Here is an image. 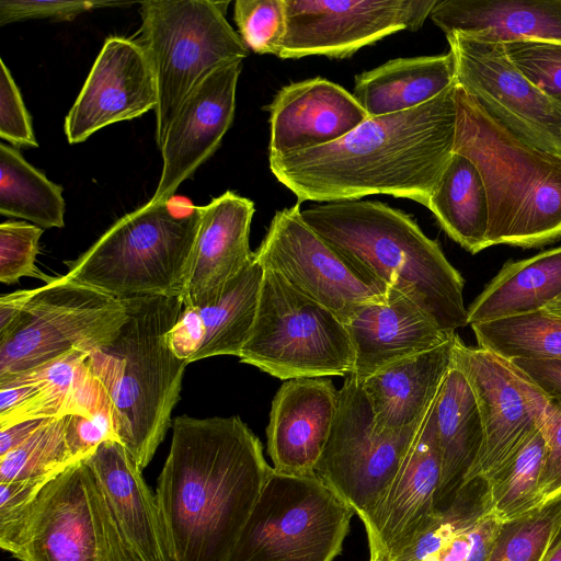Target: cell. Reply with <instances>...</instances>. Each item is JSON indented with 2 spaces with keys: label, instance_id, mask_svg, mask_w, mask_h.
Instances as JSON below:
<instances>
[{
  "label": "cell",
  "instance_id": "52a82bcc",
  "mask_svg": "<svg viewBox=\"0 0 561 561\" xmlns=\"http://www.w3.org/2000/svg\"><path fill=\"white\" fill-rule=\"evenodd\" d=\"M229 2L148 0L141 2L142 46L156 80V142L160 148L176 111L217 69L249 55L226 20Z\"/></svg>",
  "mask_w": 561,
  "mask_h": 561
},
{
  "label": "cell",
  "instance_id": "816d5d0a",
  "mask_svg": "<svg viewBox=\"0 0 561 561\" xmlns=\"http://www.w3.org/2000/svg\"><path fill=\"white\" fill-rule=\"evenodd\" d=\"M545 310L561 316V295L551 301L548 306H546Z\"/></svg>",
  "mask_w": 561,
  "mask_h": 561
},
{
  "label": "cell",
  "instance_id": "6da1fadb",
  "mask_svg": "<svg viewBox=\"0 0 561 561\" xmlns=\"http://www.w3.org/2000/svg\"><path fill=\"white\" fill-rule=\"evenodd\" d=\"M456 88L416 107L369 117L332 144L270 154V169L299 203L389 195L428 207L455 152Z\"/></svg>",
  "mask_w": 561,
  "mask_h": 561
},
{
  "label": "cell",
  "instance_id": "d590c367",
  "mask_svg": "<svg viewBox=\"0 0 561 561\" xmlns=\"http://www.w3.org/2000/svg\"><path fill=\"white\" fill-rule=\"evenodd\" d=\"M470 325L479 347L505 360L561 359V316L545 309Z\"/></svg>",
  "mask_w": 561,
  "mask_h": 561
},
{
  "label": "cell",
  "instance_id": "9a60e30c",
  "mask_svg": "<svg viewBox=\"0 0 561 561\" xmlns=\"http://www.w3.org/2000/svg\"><path fill=\"white\" fill-rule=\"evenodd\" d=\"M437 0H284L283 59H344L399 31L420 30Z\"/></svg>",
  "mask_w": 561,
  "mask_h": 561
},
{
  "label": "cell",
  "instance_id": "c3c4849f",
  "mask_svg": "<svg viewBox=\"0 0 561 561\" xmlns=\"http://www.w3.org/2000/svg\"><path fill=\"white\" fill-rule=\"evenodd\" d=\"M45 419L23 421L10 426L0 427V456L5 455L21 445Z\"/></svg>",
  "mask_w": 561,
  "mask_h": 561
},
{
  "label": "cell",
  "instance_id": "60d3db41",
  "mask_svg": "<svg viewBox=\"0 0 561 561\" xmlns=\"http://www.w3.org/2000/svg\"><path fill=\"white\" fill-rule=\"evenodd\" d=\"M504 48L520 72L561 105V43L525 39L505 43Z\"/></svg>",
  "mask_w": 561,
  "mask_h": 561
},
{
  "label": "cell",
  "instance_id": "8d00e7d4",
  "mask_svg": "<svg viewBox=\"0 0 561 561\" xmlns=\"http://www.w3.org/2000/svg\"><path fill=\"white\" fill-rule=\"evenodd\" d=\"M77 461L67 442L66 416L45 419L21 445L0 456V482L53 479Z\"/></svg>",
  "mask_w": 561,
  "mask_h": 561
},
{
  "label": "cell",
  "instance_id": "7c38bea8",
  "mask_svg": "<svg viewBox=\"0 0 561 561\" xmlns=\"http://www.w3.org/2000/svg\"><path fill=\"white\" fill-rule=\"evenodd\" d=\"M300 203L277 210L254 252L263 270L331 310L345 324L366 305L387 299L389 287L329 244L302 219Z\"/></svg>",
  "mask_w": 561,
  "mask_h": 561
},
{
  "label": "cell",
  "instance_id": "f35d334b",
  "mask_svg": "<svg viewBox=\"0 0 561 561\" xmlns=\"http://www.w3.org/2000/svg\"><path fill=\"white\" fill-rule=\"evenodd\" d=\"M233 19L248 49L279 55L286 31L284 0H237Z\"/></svg>",
  "mask_w": 561,
  "mask_h": 561
},
{
  "label": "cell",
  "instance_id": "8992f818",
  "mask_svg": "<svg viewBox=\"0 0 561 561\" xmlns=\"http://www.w3.org/2000/svg\"><path fill=\"white\" fill-rule=\"evenodd\" d=\"M201 215L202 206L173 197L149 201L65 262L62 276L117 299L181 297Z\"/></svg>",
  "mask_w": 561,
  "mask_h": 561
},
{
  "label": "cell",
  "instance_id": "681fc988",
  "mask_svg": "<svg viewBox=\"0 0 561 561\" xmlns=\"http://www.w3.org/2000/svg\"><path fill=\"white\" fill-rule=\"evenodd\" d=\"M28 296V290H18L0 298V332L16 319Z\"/></svg>",
  "mask_w": 561,
  "mask_h": 561
},
{
  "label": "cell",
  "instance_id": "5b68a950",
  "mask_svg": "<svg viewBox=\"0 0 561 561\" xmlns=\"http://www.w3.org/2000/svg\"><path fill=\"white\" fill-rule=\"evenodd\" d=\"M456 102L455 152L469 158L482 176L489 247L529 249L561 239V154L514 135L458 85Z\"/></svg>",
  "mask_w": 561,
  "mask_h": 561
},
{
  "label": "cell",
  "instance_id": "f6af8a7d",
  "mask_svg": "<svg viewBox=\"0 0 561 561\" xmlns=\"http://www.w3.org/2000/svg\"><path fill=\"white\" fill-rule=\"evenodd\" d=\"M65 416L67 442L77 460H84L106 440H117L111 408L88 416Z\"/></svg>",
  "mask_w": 561,
  "mask_h": 561
},
{
  "label": "cell",
  "instance_id": "836d02e7",
  "mask_svg": "<svg viewBox=\"0 0 561 561\" xmlns=\"http://www.w3.org/2000/svg\"><path fill=\"white\" fill-rule=\"evenodd\" d=\"M0 213L44 229L65 226L62 187L4 142L0 144Z\"/></svg>",
  "mask_w": 561,
  "mask_h": 561
},
{
  "label": "cell",
  "instance_id": "bcb514c9",
  "mask_svg": "<svg viewBox=\"0 0 561 561\" xmlns=\"http://www.w3.org/2000/svg\"><path fill=\"white\" fill-rule=\"evenodd\" d=\"M48 478L0 482V538L9 535L25 516Z\"/></svg>",
  "mask_w": 561,
  "mask_h": 561
},
{
  "label": "cell",
  "instance_id": "7402d4cb",
  "mask_svg": "<svg viewBox=\"0 0 561 561\" xmlns=\"http://www.w3.org/2000/svg\"><path fill=\"white\" fill-rule=\"evenodd\" d=\"M254 210L251 199L232 191L202 206L181 295L184 307L211 301L252 262L249 236Z\"/></svg>",
  "mask_w": 561,
  "mask_h": 561
},
{
  "label": "cell",
  "instance_id": "cb8c5ba5",
  "mask_svg": "<svg viewBox=\"0 0 561 561\" xmlns=\"http://www.w3.org/2000/svg\"><path fill=\"white\" fill-rule=\"evenodd\" d=\"M263 268L252 262L211 301L184 307L168 339L188 364L218 355L239 356L256 316Z\"/></svg>",
  "mask_w": 561,
  "mask_h": 561
},
{
  "label": "cell",
  "instance_id": "8fae6325",
  "mask_svg": "<svg viewBox=\"0 0 561 561\" xmlns=\"http://www.w3.org/2000/svg\"><path fill=\"white\" fill-rule=\"evenodd\" d=\"M127 318L124 300L56 277L28 290L16 319L0 332V379L110 343Z\"/></svg>",
  "mask_w": 561,
  "mask_h": 561
},
{
  "label": "cell",
  "instance_id": "3957f363",
  "mask_svg": "<svg viewBox=\"0 0 561 561\" xmlns=\"http://www.w3.org/2000/svg\"><path fill=\"white\" fill-rule=\"evenodd\" d=\"M300 214L329 244L408 297L442 330L468 325L462 276L408 214L360 199L314 204Z\"/></svg>",
  "mask_w": 561,
  "mask_h": 561
},
{
  "label": "cell",
  "instance_id": "ffe728a7",
  "mask_svg": "<svg viewBox=\"0 0 561 561\" xmlns=\"http://www.w3.org/2000/svg\"><path fill=\"white\" fill-rule=\"evenodd\" d=\"M339 405L328 377L285 380L276 392L266 428L273 469L289 474L316 472Z\"/></svg>",
  "mask_w": 561,
  "mask_h": 561
},
{
  "label": "cell",
  "instance_id": "44dd1931",
  "mask_svg": "<svg viewBox=\"0 0 561 561\" xmlns=\"http://www.w3.org/2000/svg\"><path fill=\"white\" fill-rule=\"evenodd\" d=\"M267 110L274 156L332 144L369 118L353 94L320 77L283 87Z\"/></svg>",
  "mask_w": 561,
  "mask_h": 561
},
{
  "label": "cell",
  "instance_id": "f546056e",
  "mask_svg": "<svg viewBox=\"0 0 561 561\" xmlns=\"http://www.w3.org/2000/svg\"><path fill=\"white\" fill-rule=\"evenodd\" d=\"M434 415L440 455V482L435 501L438 513L466 482L484 445L476 398L462 373L453 364L434 402Z\"/></svg>",
  "mask_w": 561,
  "mask_h": 561
},
{
  "label": "cell",
  "instance_id": "ba28073f",
  "mask_svg": "<svg viewBox=\"0 0 561 561\" xmlns=\"http://www.w3.org/2000/svg\"><path fill=\"white\" fill-rule=\"evenodd\" d=\"M0 547L19 561H139L84 460L43 488Z\"/></svg>",
  "mask_w": 561,
  "mask_h": 561
},
{
  "label": "cell",
  "instance_id": "7dc6e473",
  "mask_svg": "<svg viewBox=\"0 0 561 561\" xmlns=\"http://www.w3.org/2000/svg\"><path fill=\"white\" fill-rule=\"evenodd\" d=\"M512 366L561 409V359L510 360Z\"/></svg>",
  "mask_w": 561,
  "mask_h": 561
},
{
  "label": "cell",
  "instance_id": "e0dca14e",
  "mask_svg": "<svg viewBox=\"0 0 561 561\" xmlns=\"http://www.w3.org/2000/svg\"><path fill=\"white\" fill-rule=\"evenodd\" d=\"M440 455L434 404L365 526L369 561H394L434 518Z\"/></svg>",
  "mask_w": 561,
  "mask_h": 561
},
{
  "label": "cell",
  "instance_id": "7bdbcfd3",
  "mask_svg": "<svg viewBox=\"0 0 561 561\" xmlns=\"http://www.w3.org/2000/svg\"><path fill=\"white\" fill-rule=\"evenodd\" d=\"M0 66V137L13 146L37 147L20 90L2 59Z\"/></svg>",
  "mask_w": 561,
  "mask_h": 561
},
{
  "label": "cell",
  "instance_id": "9c48e42d",
  "mask_svg": "<svg viewBox=\"0 0 561 561\" xmlns=\"http://www.w3.org/2000/svg\"><path fill=\"white\" fill-rule=\"evenodd\" d=\"M263 271L254 324L240 362L282 380L352 374L355 354L346 324L278 273Z\"/></svg>",
  "mask_w": 561,
  "mask_h": 561
},
{
  "label": "cell",
  "instance_id": "74e56055",
  "mask_svg": "<svg viewBox=\"0 0 561 561\" xmlns=\"http://www.w3.org/2000/svg\"><path fill=\"white\" fill-rule=\"evenodd\" d=\"M561 533V497L502 524L485 561H543Z\"/></svg>",
  "mask_w": 561,
  "mask_h": 561
},
{
  "label": "cell",
  "instance_id": "ac0fdd59",
  "mask_svg": "<svg viewBox=\"0 0 561 561\" xmlns=\"http://www.w3.org/2000/svg\"><path fill=\"white\" fill-rule=\"evenodd\" d=\"M157 103L156 80L142 46L110 36L65 118L68 142H82L105 126L139 117Z\"/></svg>",
  "mask_w": 561,
  "mask_h": 561
},
{
  "label": "cell",
  "instance_id": "d6a6232c",
  "mask_svg": "<svg viewBox=\"0 0 561 561\" xmlns=\"http://www.w3.org/2000/svg\"><path fill=\"white\" fill-rule=\"evenodd\" d=\"M443 230L471 254L489 248V199L482 176L467 157L454 152L428 207Z\"/></svg>",
  "mask_w": 561,
  "mask_h": 561
},
{
  "label": "cell",
  "instance_id": "4fadbf2b",
  "mask_svg": "<svg viewBox=\"0 0 561 561\" xmlns=\"http://www.w3.org/2000/svg\"><path fill=\"white\" fill-rule=\"evenodd\" d=\"M344 378L316 473L363 520L385 494L424 421L397 434H377L363 385L352 375Z\"/></svg>",
  "mask_w": 561,
  "mask_h": 561
},
{
  "label": "cell",
  "instance_id": "484cf974",
  "mask_svg": "<svg viewBox=\"0 0 561 561\" xmlns=\"http://www.w3.org/2000/svg\"><path fill=\"white\" fill-rule=\"evenodd\" d=\"M84 461L139 561H172L156 492L126 448L117 440H106Z\"/></svg>",
  "mask_w": 561,
  "mask_h": 561
},
{
  "label": "cell",
  "instance_id": "277c9868",
  "mask_svg": "<svg viewBox=\"0 0 561 561\" xmlns=\"http://www.w3.org/2000/svg\"><path fill=\"white\" fill-rule=\"evenodd\" d=\"M122 300L125 323L85 363L110 401L117 440L144 470L172 425L188 364L175 355L168 339L183 302L179 296Z\"/></svg>",
  "mask_w": 561,
  "mask_h": 561
},
{
  "label": "cell",
  "instance_id": "4316f807",
  "mask_svg": "<svg viewBox=\"0 0 561 561\" xmlns=\"http://www.w3.org/2000/svg\"><path fill=\"white\" fill-rule=\"evenodd\" d=\"M455 336L435 348L396 362L363 381L377 434H397L425 420L451 366Z\"/></svg>",
  "mask_w": 561,
  "mask_h": 561
},
{
  "label": "cell",
  "instance_id": "1f68e13d",
  "mask_svg": "<svg viewBox=\"0 0 561 561\" xmlns=\"http://www.w3.org/2000/svg\"><path fill=\"white\" fill-rule=\"evenodd\" d=\"M561 295V247L507 261L467 309L468 324L542 310Z\"/></svg>",
  "mask_w": 561,
  "mask_h": 561
},
{
  "label": "cell",
  "instance_id": "ee69618b",
  "mask_svg": "<svg viewBox=\"0 0 561 561\" xmlns=\"http://www.w3.org/2000/svg\"><path fill=\"white\" fill-rule=\"evenodd\" d=\"M122 4L124 3L106 1L1 0L0 25L3 26L8 23L31 19H55L59 21H69L94 8Z\"/></svg>",
  "mask_w": 561,
  "mask_h": 561
},
{
  "label": "cell",
  "instance_id": "5bb4252c",
  "mask_svg": "<svg viewBox=\"0 0 561 561\" xmlns=\"http://www.w3.org/2000/svg\"><path fill=\"white\" fill-rule=\"evenodd\" d=\"M455 82L524 141L561 154V105L534 85L508 58L504 44L451 32Z\"/></svg>",
  "mask_w": 561,
  "mask_h": 561
},
{
  "label": "cell",
  "instance_id": "b9f144b4",
  "mask_svg": "<svg viewBox=\"0 0 561 561\" xmlns=\"http://www.w3.org/2000/svg\"><path fill=\"white\" fill-rule=\"evenodd\" d=\"M530 386L538 428L545 439L540 492L546 504L561 497V409L537 387Z\"/></svg>",
  "mask_w": 561,
  "mask_h": 561
},
{
  "label": "cell",
  "instance_id": "f907efd6",
  "mask_svg": "<svg viewBox=\"0 0 561 561\" xmlns=\"http://www.w3.org/2000/svg\"><path fill=\"white\" fill-rule=\"evenodd\" d=\"M543 561H561V533L547 552Z\"/></svg>",
  "mask_w": 561,
  "mask_h": 561
},
{
  "label": "cell",
  "instance_id": "83f0119b",
  "mask_svg": "<svg viewBox=\"0 0 561 561\" xmlns=\"http://www.w3.org/2000/svg\"><path fill=\"white\" fill-rule=\"evenodd\" d=\"M430 18L445 35L481 41L561 43V0H437Z\"/></svg>",
  "mask_w": 561,
  "mask_h": 561
},
{
  "label": "cell",
  "instance_id": "2e32d148",
  "mask_svg": "<svg viewBox=\"0 0 561 561\" xmlns=\"http://www.w3.org/2000/svg\"><path fill=\"white\" fill-rule=\"evenodd\" d=\"M451 364L467 379L484 430L480 459L466 482L484 480L538 428L531 386L508 360L483 348L467 346L457 334Z\"/></svg>",
  "mask_w": 561,
  "mask_h": 561
},
{
  "label": "cell",
  "instance_id": "d4e9b609",
  "mask_svg": "<svg viewBox=\"0 0 561 561\" xmlns=\"http://www.w3.org/2000/svg\"><path fill=\"white\" fill-rule=\"evenodd\" d=\"M346 328L355 354L350 375L360 383L380 369L435 348L456 334L442 330L420 307L392 288L385 301L363 306Z\"/></svg>",
  "mask_w": 561,
  "mask_h": 561
},
{
  "label": "cell",
  "instance_id": "30bf717a",
  "mask_svg": "<svg viewBox=\"0 0 561 561\" xmlns=\"http://www.w3.org/2000/svg\"><path fill=\"white\" fill-rule=\"evenodd\" d=\"M354 514L316 472L273 469L227 561H333Z\"/></svg>",
  "mask_w": 561,
  "mask_h": 561
},
{
  "label": "cell",
  "instance_id": "ab89813d",
  "mask_svg": "<svg viewBox=\"0 0 561 561\" xmlns=\"http://www.w3.org/2000/svg\"><path fill=\"white\" fill-rule=\"evenodd\" d=\"M43 228L26 221L9 220L0 225V280L14 284L22 277L53 282L36 266Z\"/></svg>",
  "mask_w": 561,
  "mask_h": 561
},
{
  "label": "cell",
  "instance_id": "d6986e66",
  "mask_svg": "<svg viewBox=\"0 0 561 561\" xmlns=\"http://www.w3.org/2000/svg\"><path fill=\"white\" fill-rule=\"evenodd\" d=\"M241 69L242 60L217 69L181 104L159 148L162 171L151 202L172 198L218 149L233 121Z\"/></svg>",
  "mask_w": 561,
  "mask_h": 561
},
{
  "label": "cell",
  "instance_id": "f1b7e54d",
  "mask_svg": "<svg viewBox=\"0 0 561 561\" xmlns=\"http://www.w3.org/2000/svg\"><path fill=\"white\" fill-rule=\"evenodd\" d=\"M502 524L486 511L484 481L473 479L394 561H485Z\"/></svg>",
  "mask_w": 561,
  "mask_h": 561
},
{
  "label": "cell",
  "instance_id": "e575fe53",
  "mask_svg": "<svg viewBox=\"0 0 561 561\" xmlns=\"http://www.w3.org/2000/svg\"><path fill=\"white\" fill-rule=\"evenodd\" d=\"M543 456L545 439L537 428L503 466L483 480L488 513L506 523L545 505L540 492Z\"/></svg>",
  "mask_w": 561,
  "mask_h": 561
},
{
  "label": "cell",
  "instance_id": "7a4b0ae2",
  "mask_svg": "<svg viewBox=\"0 0 561 561\" xmlns=\"http://www.w3.org/2000/svg\"><path fill=\"white\" fill-rule=\"evenodd\" d=\"M171 426L156 490L171 560L227 561L273 467L239 416Z\"/></svg>",
  "mask_w": 561,
  "mask_h": 561
},
{
  "label": "cell",
  "instance_id": "4dcf8cb0",
  "mask_svg": "<svg viewBox=\"0 0 561 561\" xmlns=\"http://www.w3.org/2000/svg\"><path fill=\"white\" fill-rule=\"evenodd\" d=\"M451 51L396 58L355 77L353 95L369 117L422 105L455 83Z\"/></svg>",
  "mask_w": 561,
  "mask_h": 561
},
{
  "label": "cell",
  "instance_id": "603a6c76",
  "mask_svg": "<svg viewBox=\"0 0 561 561\" xmlns=\"http://www.w3.org/2000/svg\"><path fill=\"white\" fill-rule=\"evenodd\" d=\"M79 351L0 379V427L65 415H92L111 408Z\"/></svg>",
  "mask_w": 561,
  "mask_h": 561
}]
</instances>
